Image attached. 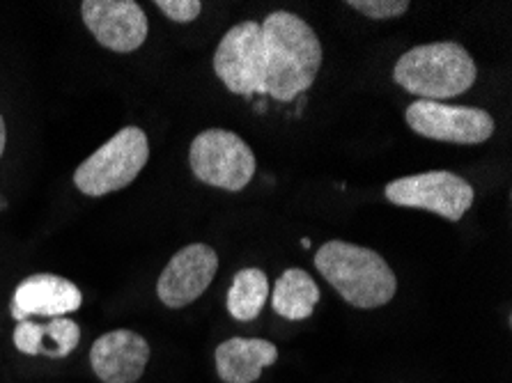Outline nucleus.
<instances>
[{
	"instance_id": "f03ea898",
	"label": "nucleus",
	"mask_w": 512,
	"mask_h": 383,
	"mask_svg": "<svg viewBox=\"0 0 512 383\" xmlns=\"http://www.w3.org/2000/svg\"><path fill=\"white\" fill-rule=\"evenodd\" d=\"M315 269L354 308H382L398 292V278L382 255L375 250L327 241L315 253Z\"/></svg>"
},
{
	"instance_id": "9d476101",
	"label": "nucleus",
	"mask_w": 512,
	"mask_h": 383,
	"mask_svg": "<svg viewBox=\"0 0 512 383\" xmlns=\"http://www.w3.org/2000/svg\"><path fill=\"white\" fill-rule=\"evenodd\" d=\"M219 271V255L212 246L191 244L170 257L161 271L157 294L168 308H186L198 301Z\"/></svg>"
},
{
	"instance_id": "9b49d317",
	"label": "nucleus",
	"mask_w": 512,
	"mask_h": 383,
	"mask_svg": "<svg viewBox=\"0 0 512 383\" xmlns=\"http://www.w3.org/2000/svg\"><path fill=\"white\" fill-rule=\"evenodd\" d=\"M150 363V345L141 333L118 328L95 340L90 365L104 383H136Z\"/></svg>"
},
{
	"instance_id": "aec40b11",
	"label": "nucleus",
	"mask_w": 512,
	"mask_h": 383,
	"mask_svg": "<svg viewBox=\"0 0 512 383\" xmlns=\"http://www.w3.org/2000/svg\"><path fill=\"white\" fill-rule=\"evenodd\" d=\"M301 246H304V248H310V239H301Z\"/></svg>"
},
{
	"instance_id": "dca6fc26",
	"label": "nucleus",
	"mask_w": 512,
	"mask_h": 383,
	"mask_svg": "<svg viewBox=\"0 0 512 383\" xmlns=\"http://www.w3.org/2000/svg\"><path fill=\"white\" fill-rule=\"evenodd\" d=\"M269 299V278L262 269L248 267L235 273L228 289V312L237 322H251Z\"/></svg>"
},
{
	"instance_id": "f257e3e1",
	"label": "nucleus",
	"mask_w": 512,
	"mask_h": 383,
	"mask_svg": "<svg viewBox=\"0 0 512 383\" xmlns=\"http://www.w3.org/2000/svg\"><path fill=\"white\" fill-rule=\"evenodd\" d=\"M262 95L292 101L315 83L322 67V44L315 30L292 12H271L260 23Z\"/></svg>"
},
{
	"instance_id": "6ab92c4d",
	"label": "nucleus",
	"mask_w": 512,
	"mask_h": 383,
	"mask_svg": "<svg viewBox=\"0 0 512 383\" xmlns=\"http://www.w3.org/2000/svg\"><path fill=\"white\" fill-rule=\"evenodd\" d=\"M5 145H7V129H5V120H3V115H0V159H3Z\"/></svg>"
},
{
	"instance_id": "f3484780",
	"label": "nucleus",
	"mask_w": 512,
	"mask_h": 383,
	"mask_svg": "<svg viewBox=\"0 0 512 383\" xmlns=\"http://www.w3.org/2000/svg\"><path fill=\"white\" fill-rule=\"evenodd\" d=\"M347 7L366 14L370 19H395L409 10L407 0H347Z\"/></svg>"
},
{
	"instance_id": "20e7f679",
	"label": "nucleus",
	"mask_w": 512,
	"mask_h": 383,
	"mask_svg": "<svg viewBox=\"0 0 512 383\" xmlns=\"http://www.w3.org/2000/svg\"><path fill=\"white\" fill-rule=\"evenodd\" d=\"M150 161V143L143 129L124 127L90 154L74 173V184L83 195H102L127 189Z\"/></svg>"
},
{
	"instance_id": "f8f14e48",
	"label": "nucleus",
	"mask_w": 512,
	"mask_h": 383,
	"mask_svg": "<svg viewBox=\"0 0 512 383\" xmlns=\"http://www.w3.org/2000/svg\"><path fill=\"white\" fill-rule=\"evenodd\" d=\"M83 303L81 289L56 273H35L21 280L12 296V317L17 322L30 317H67Z\"/></svg>"
},
{
	"instance_id": "a211bd4d",
	"label": "nucleus",
	"mask_w": 512,
	"mask_h": 383,
	"mask_svg": "<svg viewBox=\"0 0 512 383\" xmlns=\"http://www.w3.org/2000/svg\"><path fill=\"white\" fill-rule=\"evenodd\" d=\"M154 7H159L175 23H191L203 12V3L200 0H154Z\"/></svg>"
},
{
	"instance_id": "ddd939ff",
	"label": "nucleus",
	"mask_w": 512,
	"mask_h": 383,
	"mask_svg": "<svg viewBox=\"0 0 512 383\" xmlns=\"http://www.w3.org/2000/svg\"><path fill=\"white\" fill-rule=\"evenodd\" d=\"M216 372L226 383H253L262 370L278 361L274 342L260 338H230L216 347Z\"/></svg>"
},
{
	"instance_id": "6e6552de",
	"label": "nucleus",
	"mask_w": 512,
	"mask_h": 383,
	"mask_svg": "<svg viewBox=\"0 0 512 383\" xmlns=\"http://www.w3.org/2000/svg\"><path fill=\"white\" fill-rule=\"evenodd\" d=\"M81 17L92 37L115 53L138 51L150 33L143 7L134 0H83Z\"/></svg>"
},
{
	"instance_id": "39448f33",
	"label": "nucleus",
	"mask_w": 512,
	"mask_h": 383,
	"mask_svg": "<svg viewBox=\"0 0 512 383\" xmlns=\"http://www.w3.org/2000/svg\"><path fill=\"white\" fill-rule=\"evenodd\" d=\"M189 163L200 182L230 193L246 189L255 175L253 150L226 129H207L193 138Z\"/></svg>"
},
{
	"instance_id": "423d86ee",
	"label": "nucleus",
	"mask_w": 512,
	"mask_h": 383,
	"mask_svg": "<svg viewBox=\"0 0 512 383\" xmlns=\"http://www.w3.org/2000/svg\"><path fill=\"white\" fill-rule=\"evenodd\" d=\"M386 200L398 207L432 211L446 221H462L473 205V186L455 173L432 170V173L400 177L386 186Z\"/></svg>"
},
{
	"instance_id": "7ed1b4c3",
	"label": "nucleus",
	"mask_w": 512,
	"mask_h": 383,
	"mask_svg": "<svg viewBox=\"0 0 512 383\" xmlns=\"http://www.w3.org/2000/svg\"><path fill=\"white\" fill-rule=\"evenodd\" d=\"M478 78L469 51L455 42H434L409 49L395 62L393 81L423 101L453 99L467 92Z\"/></svg>"
},
{
	"instance_id": "1a4fd4ad",
	"label": "nucleus",
	"mask_w": 512,
	"mask_h": 383,
	"mask_svg": "<svg viewBox=\"0 0 512 383\" xmlns=\"http://www.w3.org/2000/svg\"><path fill=\"white\" fill-rule=\"evenodd\" d=\"M260 23L244 21L232 26L214 53V72L235 95H262L260 83Z\"/></svg>"
},
{
	"instance_id": "4468645a",
	"label": "nucleus",
	"mask_w": 512,
	"mask_h": 383,
	"mask_svg": "<svg viewBox=\"0 0 512 383\" xmlns=\"http://www.w3.org/2000/svg\"><path fill=\"white\" fill-rule=\"evenodd\" d=\"M81 342V328L74 319L53 317L49 324L23 319L14 328V347L26 356L67 358Z\"/></svg>"
},
{
	"instance_id": "0eeeda50",
	"label": "nucleus",
	"mask_w": 512,
	"mask_h": 383,
	"mask_svg": "<svg viewBox=\"0 0 512 383\" xmlns=\"http://www.w3.org/2000/svg\"><path fill=\"white\" fill-rule=\"evenodd\" d=\"M405 120L418 136L455 145H480L494 134V117L473 106L418 99L407 108Z\"/></svg>"
},
{
	"instance_id": "2eb2a0df",
	"label": "nucleus",
	"mask_w": 512,
	"mask_h": 383,
	"mask_svg": "<svg viewBox=\"0 0 512 383\" xmlns=\"http://www.w3.org/2000/svg\"><path fill=\"white\" fill-rule=\"evenodd\" d=\"M317 303H320V287L304 269H287L271 294V308L290 322L308 319Z\"/></svg>"
}]
</instances>
